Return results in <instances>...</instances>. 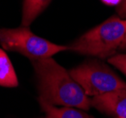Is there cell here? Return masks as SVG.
<instances>
[{
  "mask_svg": "<svg viewBox=\"0 0 126 118\" xmlns=\"http://www.w3.org/2000/svg\"><path fill=\"white\" fill-rule=\"evenodd\" d=\"M38 81V99L56 107L88 111L91 98L63 68L51 58L31 61Z\"/></svg>",
  "mask_w": 126,
  "mask_h": 118,
  "instance_id": "1",
  "label": "cell"
},
{
  "mask_svg": "<svg viewBox=\"0 0 126 118\" xmlns=\"http://www.w3.org/2000/svg\"><path fill=\"white\" fill-rule=\"evenodd\" d=\"M126 35V19L113 15L72 42L68 50L99 59H110L120 49Z\"/></svg>",
  "mask_w": 126,
  "mask_h": 118,
  "instance_id": "2",
  "label": "cell"
},
{
  "mask_svg": "<svg viewBox=\"0 0 126 118\" xmlns=\"http://www.w3.org/2000/svg\"><path fill=\"white\" fill-rule=\"evenodd\" d=\"M0 44L5 50L20 53L31 61L51 58L59 52L68 50L67 45L51 43L23 26L16 28H0Z\"/></svg>",
  "mask_w": 126,
  "mask_h": 118,
  "instance_id": "3",
  "label": "cell"
},
{
  "mask_svg": "<svg viewBox=\"0 0 126 118\" xmlns=\"http://www.w3.org/2000/svg\"><path fill=\"white\" fill-rule=\"evenodd\" d=\"M69 73L90 98L118 90H126V81L99 60L83 62L71 69Z\"/></svg>",
  "mask_w": 126,
  "mask_h": 118,
  "instance_id": "4",
  "label": "cell"
},
{
  "mask_svg": "<svg viewBox=\"0 0 126 118\" xmlns=\"http://www.w3.org/2000/svg\"><path fill=\"white\" fill-rule=\"evenodd\" d=\"M91 107L114 118H126V90H118L92 97Z\"/></svg>",
  "mask_w": 126,
  "mask_h": 118,
  "instance_id": "5",
  "label": "cell"
},
{
  "mask_svg": "<svg viewBox=\"0 0 126 118\" xmlns=\"http://www.w3.org/2000/svg\"><path fill=\"white\" fill-rule=\"evenodd\" d=\"M51 0H24L22 8L23 26H29L49 5Z\"/></svg>",
  "mask_w": 126,
  "mask_h": 118,
  "instance_id": "6",
  "label": "cell"
},
{
  "mask_svg": "<svg viewBox=\"0 0 126 118\" xmlns=\"http://www.w3.org/2000/svg\"><path fill=\"white\" fill-rule=\"evenodd\" d=\"M38 102L45 113L50 114L55 118H95L81 109L69 107H56L49 105L41 99H38Z\"/></svg>",
  "mask_w": 126,
  "mask_h": 118,
  "instance_id": "7",
  "label": "cell"
},
{
  "mask_svg": "<svg viewBox=\"0 0 126 118\" xmlns=\"http://www.w3.org/2000/svg\"><path fill=\"white\" fill-rule=\"evenodd\" d=\"M0 86L14 88L18 86V79L12 62L6 52L0 48Z\"/></svg>",
  "mask_w": 126,
  "mask_h": 118,
  "instance_id": "8",
  "label": "cell"
},
{
  "mask_svg": "<svg viewBox=\"0 0 126 118\" xmlns=\"http://www.w3.org/2000/svg\"><path fill=\"white\" fill-rule=\"evenodd\" d=\"M107 62L115 68L120 70L122 74L126 76V53H119L108 59Z\"/></svg>",
  "mask_w": 126,
  "mask_h": 118,
  "instance_id": "9",
  "label": "cell"
},
{
  "mask_svg": "<svg viewBox=\"0 0 126 118\" xmlns=\"http://www.w3.org/2000/svg\"><path fill=\"white\" fill-rule=\"evenodd\" d=\"M118 16L121 19H126V0H120V3L116 8Z\"/></svg>",
  "mask_w": 126,
  "mask_h": 118,
  "instance_id": "10",
  "label": "cell"
},
{
  "mask_svg": "<svg viewBox=\"0 0 126 118\" xmlns=\"http://www.w3.org/2000/svg\"><path fill=\"white\" fill-rule=\"evenodd\" d=\"M119 51H120V53H126V35L124 40H123V42H122V44L120 45Z\"/></svg>",
  "mask_w": 126,
  "mask_h": 118,
  "instance_id": "11",
  "label": "cell"
},
{
  "mask_svg": "<svg viewBox=\"0 0 126 118\" xmlns=\"http://www.w3.org/2000/svg\"><path fill=\"white\" fill-rule=\"evenodd\" d=\"M40 118H55V117H54V116H52V115H50V114H47V113H46V115H45V116L40 117Z\"/></svg>",
  "mask_w": 126,
  "mask_h": 118,
  "instance_id": "12",
  "label": "cell"
}]
</instances>
